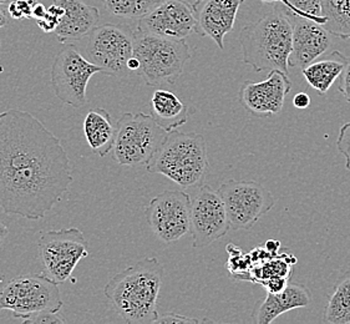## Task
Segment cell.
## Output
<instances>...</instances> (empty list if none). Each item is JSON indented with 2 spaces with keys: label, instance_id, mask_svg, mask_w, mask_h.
<instances>
[{
  "label": "cell",
  "instance_id": "cell-10",
  "mask_svg": "<svg viewBox=\"0 0 350 324\" xmlns=\"http://www.w3.org/2000/svg\"><path fill=\"white\" fill-rule=\"evenodd\" d=\"M104 70L90 63L74 45L62 50L51 66V87L64 105L81 109L88 105L86 89L90 79Z\"/></svg>",
  "mask_w": 350,
  "mask_h": 324
},
{
  "label": "cell",
  "instance_id": "cell-3",
  "mask_svg": "<svg viewBox=\"0 0 350 324\" xmlns=\"http://www.w3.org/2000/svg\"><path fill=\"white\" fill-rule=\"evenodd\" d=\"M242 60L256 71L280 70L289 75L293 25L286 7H275L239 33Z\"/></svg>",
  "mask_w": 350,
  "mask_h": 324
},
{
  "label": "cell",
  "instance_id": "cell-25",
  "mask_svg": "<svg viewBox=\"0 0 350 324\" xmlns=\"http://www.w3.org/2000/svg\"><path fill=\"white\" fill-rule=\"evenodd\" d=\"M162 0H103L106 12L124 19L140 21L157 7Z\"/></svg>",
  "mask_w": 350,
  "mask_h": 324
},
{
  "label": "cell",
  "instance_id": "cell-36",
  "mask_svg": "<svg viewBox=\"0 0 350 324\" xmlns=\"http://www.w3.org/2000/svg\"><path fill=\"white\" fill-rule=\"evenodd\" d=\"M8 234H9V230H8L7 226L0 221V245L5 241Z\"/></svg>",
  "mask_w": 350,
  "mask_h": 324
},
{
  "label": "cell",
  "instance_id": "cell-33",
  "mask_svg": "<svg viewBox=\"0 0 350 324\" xmlns=\"http://www.w3.org/2000/svg\"><path fill=\"white\" fill-rule=\"evenodd\" d=\"M293 104L295 107L299 109V110H304V109H308L310 105V98H309L307 92H298L293 99Z\"/></svg>",
  "mask_w": 350,
  "mask_h": 324
},
{
  "label": "cell",
  "instance_id": "cell-31",
  "mask_svg": "<svg viewBox=\"0 0 350 324\" xmlns=\"http://www.w3.org/2000/svg\"><path fill=\"white\" fill-rule=\"evenodd\" d=\"M338 89L342 92L344 99L350 104V57H344V69L340 75V84Z\"/></svg>",
  "mask_w": 350,
  "mask_h": 324
},
{
  "label": "cell",
  "instance_id": "cell-11",
  "mask_svg": "<svg viewBox=\"0 0 350 324\" xmlns=\"http://www.w3.org/2000/svg\"><path fill=\"white\" fill-rule=\"evenodd\" d=\"M234 231L250 230L275 204L272 192L256 181L227 180L217 189Z\"/></svg>",
  "mask_w": 350,
  "mask_h": 324
},
{
  "label": "cell",
  "instance_id": "cell-2",
  "mask_svg": "<svg viewBox=\"0 0 350 324\" xmlns=\"http://www.w3.org/2000/svg\"><path fill=\"white\" fill-rule=\"evenodd\" d=\"M165 268L154 257L136 262L113 275L106 283L104 293L122 322L156 323Z\"/></svg>",
  "mask_w": 350,
  "mask_h": 324
},
{
  "label": "cell",
  "instance_id": "cell-34",
  "mask_svg": "<svg viewBox=\"0 0 350 324\" xmlns=\"http://www.w3.org/2000/svg\"><path fill=\"white\" fill-rule=\"evenodd\" d=\"M46 10H48V8L45 7L42 3H38L36 8H34V12H33V19H36V21L40 19L44 15L46 14Z\"/></svg>",
  "mask_w": 350,
  "mask_h": 324
},
{
  "label": "cell",
  "instance_id": "cell-30",
  "mask_svg": "<svg viewBox=\"0 0 350 324\" xmlns=\"http://www.w3.org/2000/svg\"><path fill=\"white\" fill-rule=\"evenodd\" d=\"M336 148L345 157V167L350 171V122H347L340 127L336 140Z\"/></svg>",
  "mask_w": 350,
  "mask_h": 324
},
{
  "label": "cell",
  "instance_id": "cell-19",
  "mask_svg": "<svg viewBox=\"0 0 350 324\" xmlns=\"http://www.w3.org/2000/svg\"><path fill=\"white\" fill-rule=\"evenodd\" d=\"M312 302L310 293L301 283H289L280 292H268L266 298L259 304L254 322L269 324L289 310L308 307Z\"/></svg>",
  "mask_w": 350,
  "mask_h": 324
},
{
  "label": "cell",
  "instance_id": "cell-24",
  "mask_svg": "<svg viewBox=\"0 0 350 324\" xmlns=\"http://www.w3.org/2000/svg\"><path fill=\"white\" fill-rule=\"evenodd\" d=\"M322 15L328 19L323 27L332 36L350 39V0H322Z\"/></svg>",
  "mask_w": 350,
  "mask_h": 324
},
{
  "label": "cell",
  "instance_id": "cell-1",
  "mask_svg": "<svg viewBox=\"0 0 350 324\" xmlns=\"http://www.w3.org/2000/svg\"><path fill=\"white\" fill-rule=\"evenodd\" d=\"M72 172L60 139L33 113H0V210L39 221L70 189Z\"/></svg>",
  "mask_w": 350,
  "mask_h": 324
},
{
  "label": "cell",
  "instance_id": "cell-22",
  "mask_svg": "<svg viewBox=\"0 0 350 324\" xmlns=\"http://www.w3.org/2000/svg\"><path fill=\"white\" fill-rule=\"evenodd\" d=\"M344 57L340 51H333L330 59L317 60L301 69L303 77L307 80L309 86L325 95L336 79L342 75L344 69Z\"/></svg>",
  "mask_w": 350,
  "mask_h": 324
},
{
  "label": "cell",
  "instance_id": "cell-5",
  "mask_svg": "<svg viewBox=\"0 0 350 324\" xmlns=\"http://www.w3.org/2000/svg\"><path fill=\"white\" fill-rule=\"evenodd\" d=\"M133 57L140 62L141 77L150 86L174 85L191 59L186 40L135 31Z\"/></svg>",
  "mask_w": 350,
  "mask_h": 324
},
{
  "label": "cell",
  "instance_id": "cell-17",
  "mask_svg": "<svg viewBox=\"0 0 350 324\" xmlns=\"http://www.w3.org/2000/svg\"><path fill=\"white\" fill-rule=\"evenodd\" d=\"M245 0H196L193 3L196 15V33L208 36L224 49V36L234 27L239 8Z\"/></svg>",
  "mask_w": 350,
  "mask_h": 324
},
{
  "label": "cell",
  "instance_id": "cell-8",
  "mask_svg": "<svg viewBox=\"0 0 350 324\" xmlns=\"http://www.w3.org/2000/svg\"><path fill=\"white\" fill-rule=\"evenodd\" d=\"M83 55L100 66L105 75L125 78L130 72L127 64L133 57L135 31L127 25H98L86 36Z\"/></svg>",
  "mask_w": 350,
  "mask_h": 324
},
{
  "label": "cell",
  "instance_id": "cell-23",
  "mask_svg": "<svg viewBox=\"0 0 350 324\" xmlns=\"http://www.w3.org/2000/svg\"><path fill=\"white\" fill-rule=\"evenodd\" d=\"M323 323L350 324V271L339 277L323 312Z\"/></svg>",
  "mask_w": 350,
  "mask_h": 324
},
{
  "label": "cell",
  "instance_id": "cell-15",
  "mask_svg": "<svg viewBox=\"0 0 350 324\" xmlns=\"http://www.w3.org/2000/svg\"><path fill=\"white\" fill-rule=\"evenodd\" d=\"M291 90L292 83L287 74L271 70L263 81H245L239 89V100L247 113L257 118H268L282 111Z\"/></svg>",
  "mask_w": 350,
  "mask_h": 324
},
{
  "label": "cell",
  "instance_id": "cell-26",
  "mask_svg": "<svg viewBox=\"0 0 350 324\" xmlns=\"http://www.w3.org/2000/svg\"><path fill=\"white\" fill-rule=\"evenodd\" d=\"M295 15L324 25L328 19L322 15V0H288Z\"/></svg>",
  "mask_w": 350,
  "mask_h": 324
},
{
  "label": "cell",
  "instance_id": "cell-18",
  "mask_svg": "<svg viewBox=\"0 0 350 324\" xmlns=\"http://www.w3.org/2000/svg\"><path fill=\"white\" fill-rule=\"evenodd\" d=\"M54 3L64 8V15L54 31L57 42L68 44L83 40L98 27V8L89 5L83 0H54Z\"/></svg>",
  "mask_w": 350,
  "mask_h": 324
},
{
  "label": "cell",
  "instance_id": "cell-7",
  "mask_svg": "<svg viewBox=\"0 0 350 324\" xmlns=\"http://www.w3.org/2000/svg\"><path fill=\"white\" fill-rule=\"evenodd\" d=\"M62 310L60 289L48 275H19L0 291V310H10L23 322L45 310Z\"/></svg>",
  "mask_w": 350,
  "mask_h": 324
},
{
  "label": "cell",
  "instance_id": "cell-4",
  "mask_svg": "<svg viewBox=\"0 0 350 324\" xmlns=\"http://www.w3.org/2000/svg\"><path fill=\"white\" fill-rule=\"evenodd\" d=\"M146 170L167 177L183 189L201 187L210 170L203 135L177 130L168 133L161 148L146 165Z\"/></svg>",
  "mask_w": 350,
  "mask_h": 324
},
{
  "label": "cell",
  "instance_id": "cell-20",
  "mask_svg": "<svg viewBox=\"0 0 350 324\" xmlns=\"http://www.w3.org/2000/svg\"><path fill=\"white\" fill-rule=\"evenodd\" d=\"M83 127L85 139L94 154L105 157L109 152H111L116 135V125L112 122L111 115L105 109H92L85 116Z\"/></svg>",
  "mask_w": 350,
  "mask_h": 324
},
{
  "label": "cell",
  "instance_id": "cell-39",
  "mask_svg": "<svg viewBox=\"0 0 350 324\" xmlns=\"http://www.w3.org/2000/svg\"><path fill=\"white\" fill-rule=\"evenodd\" d=\"M14 0H0V7L8 8V5L10 4V3H13Z\"/></svg>",
  "mask_w": 350,
  "mask_h": 324
},
{
  "label": "cell",
  "instance_id": "cell-6",
  "mask_svg": "<svg viewBox=\"0 0 350 324\" xmlns=\"http://www.w3.org/2000/svg\"><path fill=\"white\" fill-rule=\"evenodd\" d=\"M167 134L151 115L122 113L116 122L112 159L121 166H146L161 148Z\"/></svg>",
  "mask_w": 350,
  "mask_h": 324
},
{
  "label": "cell",
  "instance_id": "cell-27",
  "mask_svg": "<svg viewBox=\"0 0 350 324\" xmlns=\"http://www.w3.org/2000/svg\"><path fill=\"white\" fill-rule=\"evenodd\" d=\"M64 15V8L57 5L55 3H53V5H50L46 10V14L44 15L40 19H38L36 21V25L39 27L40 30H42L44 33H54L60 19Z\"/></svg>",
  "mask_w": 350,
  "mask_h": 324
},
{
  "label": "cell",
  "instance_id": "cell-28",
  "mask_svg": "<svg viewBox=\"0 0 350 324\" xmlns=\"http://www.w3.org/2000/svg\"><path fill=\"white\" fill-rule=\"evenodd\" d=\"M38 3V0H14L8 5V14L14 21L30 19Z\"/></svg>",
  "mask_w": 350,
  "mask_h": 324
},
{
  "label": "cell",
  "instance_id": "cell-14",
  "mask_svg": "<svg viewBox=\"0 0 350 324\" xmlns=\"http://www.w3.org/2000/svg\"><path fill=\"white\" fill-rule=\"evenodd\" d=\"M193 4L186 0H162L150 13L139 21L137 30L168 39L186 40L196 33Z\"/></svg>",
  "mask_w": 350,
  "mask_h": 324
},
{
  "label": "cell",
  "instance_id": "cell-40",
  "mask_svg": "<svg viewBox=\"0 0 350 324\" xmlns=\"http://www.w3.org/2000/svg\"><path fill=\"white\" fill-rule=\"evenodd\" d=\"M0 44H1V42H0Z\"/></svg>",
  "mask_w": 350,
  "mask_h": 324
},
{
  "label": "cell",
  "instance_id": "cell-35",
  "mask_svg": "<svg viewBox=\"0 0 350 324\" xmlns=\"http://www.w3.org/2000/svg\"><path fill=\"white\" fill-rule=\"evenodd\" d=\"M127 68L130 71H139L140 70V62L137 60V57H133L129 60Z\"/></svg>",
  "mask_w": 350,
  "mask_h": 324
},
{
  "label": "cell",
  "instance_id": "cell-38",
  "mask_svg": "<svg viewBox=\"0 0 350 324\" xmlns=\"http://www.w3.org/2000/svg\"><path fill=\"white\" fill-rule=\"evenodd\" d=\"M262 1H265V3H280L282 5H284V7L288 8L289 10L293 12V7L291 5V3H289L288 0H262ZM293 13H295V12H293Z\"/></svg>",
  "mask_w": 350,
  "mask_h": 324
},
{
  "label": "cell",
  "instance_id": "cell-12",
  "mask_svg": "<svg viewBox=\"0 0 350 324\" xmlns=\"http://www.w3.org/2000/svg\"><path fill=\"white\" fill-rule=\"evenodd\" d=\"M192 198L185 191L166 190L145 207V219L154 236L174 243L191 232Z\"/></svg>",
  "mask_w": 350,
  "mask_h": 324
},
{
  "label": "cell",
  "instance_id": "cell-37",
  "mask_svg": "<svg viewBox=\"0 0 350 324\" xmlns=\"http://www.w3.org/2000/svg\"><path fill=\"white\" fill-rule=\"evenodd\" d=\"M8 16L4 8L0 7V29L7 27Z\"/></svg>",
  "mask_w": 350,
  "mask_h": 324
},
{
  "label": "cell",
  "instance_id": "cell-21",
  "mask_svg": "<svg viewBox=\"0 0 350 324\" xmlns=\"http://www.w3.org/2000/svg\"><path fill=\"white\" fill-rule=\"evenodd\" d=\"M150 115L167 133L177 130L189 120V107L174 92L159 89L150 101Z\"/></svg>",
  "mask_w": 350,
  "mask_h": 324
},
{
  "label": "cell",
  "instance_id": "cell-32",
  "mask_svg": "<svg viewBox=\"0 0 350 324\" xmlns=\"http://www.w3.org/2000/svg\"><path fill=\"white\" fill-rule=\"evenodd\" d=\"M156 323L159 324H177V323H198V319L195 318L186 317L181 314H175V313H165L162 316H159Z\"/></svg>",
  "mask_w": 350,
  "mask_h": 324
},
{
  "label": "cell",
  "instance_id": "cell-13",
  "mask_svg": "<svg viewBox=\"0 0 350 324\" xmlns=\"http://www.w3.org/2000/svg\"><path fill=\"white\" fill-rule=\"evenodd\" d=\"M231 230L226 206L217 190L202 185L192 198L191 233L195 248L210 246Z\"/></svg>",
  "mask_w": 350,
  "mask_h": 324
},
{
  "label": "cell",
  "instance_id": "cell-16",
  "mask_svg": "<svg viewBox=\"0 0 350 324\" xmlns=\"http://www.w3.org/2000/svg\"><path fill=\"white\" fill-rule=\"evenodd\" d=\"M293 25V50L289 66L304 69L323 55L332 45V34L322 24L295 15L286 8Z\"/></svg>",
  "mask_w": 350,
  "mask_h": 324
},
{
  "label": "cell",
  "instance_id": "cell-9",
  "mask_svg": "<svg viewBox=\"0 0 350 324\" xmlns=\"http://www.w3.org/2000/svg\"><path fill=\"white\" fill-rule=\"evenodd\" d=\"M38 251L45 275L57 284L66 282L79 262L90 256L89 242L77 227L42 233Z\"/></svg>",
  "mask_w": 350,
  "mask_h": 324
},
{
  "label": "cell",
  "instance_id": "cell-29",
  "mask_svg": "<svg viewBox=\"0 0 350 324\" xmlns=\"http://www.w3.org/2000/svg\"><path fill=\"white\" fill-rule=\"evenodd\" d=\"M24 324H53L66 323V319L64 317L62 310H45L42 313H38L36 316L29 318L23 322Z\"/></svg>",
  "mask_w": 350,
  "mask_h": 324
}]
</instances>
